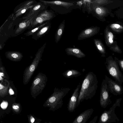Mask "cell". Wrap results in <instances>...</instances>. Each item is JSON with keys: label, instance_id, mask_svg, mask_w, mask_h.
<instances>
[{"label": "cell", "instance_id": "6da1fadb", "mask_svg": "<svg viewBox=\"0 0 123 123\" xmlns=\"http://www.w3.org/2000/svg\"><path fill=\"white\" fill-rule=\"evenodd\" d=\"M98 81L96 75L92 72L87 74L83 81L78 98L77 107L84 100L91 99L95 95Z\"/></svg>", "mask_w": 123, "mask_h": 123}, {"label": "cell", "instance_id": "7a4b0ae2", "mask_svg": "<svg viewBox=\"0 0 123 123\" xmlns=\"http://www.w3.org/2000/svg\"><path fill=\"white\" fill-rule=\"evenodd\" d=\"M70 90L68 88L62 87L60 89L55 88L53 93L46 102L47 105L53 111L61 108L63 104V98Z\"/></svg>", "mask_w": 123, "mask_h": 123}, {"label": "cell", "instance_id": "3957f363", "mask_svg": "<svg viewBox=\"0 0 123 123\" xmlns=\"http://www.w3.org/2000/svg\"><path fill=\"white\" fill-rule=\"evenodd\" d=\"M117 58L109 56L106 58L105 62V67L109 74L119 84L121 85L123 82V75L118 66Z\"/></svg>", "mask_w": 123, "mask_h": 123}, {"label": "cell", "instance_id": "277c9868", "mask_svg": "<svg viewBox=\"0 0 123 123\" xmlns=\"http://www.w3.org/2000/svg\"><path fill=\"white\" fill-rule=\"evenodd\" d=\"M45 46V44H44L39 49L32 63L25 70L23 76V82L24 85L26 84L29 82L36 69L41 59Z\"/></svg>", "mask_w": 123, "mask_h": 123}, {"label": "cell", "instance_id": "5b68a950", "mask_svg": "<svg viewBox=\"0 0 123 123\" xmlns=\"http://www.w3.org/2000/svg\"><path fill=\"white\" fill-rule=\"evenodd\" d=\"M122 98L117 99L109 110H105L101 115L98 123H110L120 121L115 113V109L117 106L119 107Z\"/></svg>", "mask_w": 123, "mask_h": 123}, {"label": "cell", "instance_id": "8992f818", "mask_svg": "<svg viewBox=\"0 0 123 123\" xmlns=\"http://www.w3.org/2000/svg\"><path fill=\"white\" fill-rule=\"evenodd\" d=\"M47 78L44 74L40 73L34 78L31 87L32 95H36L42 91L45 86Z\"/></svg>", "mask_w": 123, "mask_h": 123}, {"label": "cell", "instance_id": "52a82bcc", "mask_svg": "<svg viewBox=\"0 0 123 123\" xmlns=\"http://www.w3.org/2000/svg\"><path fill=\"white\" fill-rule=\"evenodd\" d=\"M55 16V14L52 11L44 10L37 16L29 28L31 29L38 25H40L44 22L49 21Z\"/></svg>", "mask_w": 123, "mask_h": 123}, {"label": "cell", "instance_id": "ba28073f", "mask_svg": "<svg viewBox=\"0 0 123 123\" xmlns=\"http://www.w3.org/2000/svg\"><path fill=\"white\" fill-rule=\"evenodd\" d=\"M40 1L45 5L47 4L51 5L56 6L58 8H60V11L59 12L60 14L61 10H62V9L63 11L65 10L67 13L70 12L73 9L76 8H80L77 7V6H77V4L76 2H69L59 0L51 1L42 0Z\"/></svg>", "mask_w": 123, "mask_h": 123}, {"label": "cell", "instance_id": "9c48e42d", "mask_svg": "<svg viewBox=\"0 0 123 123\" xmlns=\"http://www.w3.org/2000/svg\"><path fill=\"white\" fill-rule=\"evenodd\" d=\"M107 83L104 79L101 85L99 100L100 105L102 108H106L110 104L111 101Z\"/></svg>", "mask_w": 123, "mask_h": 123}, {"label": "cell", "instance_id": "30bf717a", "mask_svg": "<svg viewBox=\"0 0 123 123\" xmlns=\"http://www.w3.org/2000/svg\"><path fill=\"white\" fill-rule=\"evenodd\" d=\"M106 81L110 92L115 96L120 95L123 93V87L121 85L105 75Z\"/></svg>", "mask_w": 123, "mask_h": 123}, {"label": "cell", "instance_id": "8fae6325", "mask_svg": "<svg viewBox=\"0 0 123 123\" xmlns=\"http://www.w3.org/2000/svg\"><path fill=\"white\" fill-rule=\"evenodd\" d=\"M90 7L91 10L89 13L95 14L100 19L105 17L109 12L107 8L92 3H91Z\"/></svg>", "mask_w": 123, "mask_h": 123}, {"label": "cell", "instance_id": "7c38bea8", "mask_svg": "<svg viewBox=\"0 0 123 123\" xmlns=\"http://www.w3.org/2000/svg\"><path fill=\"white\" fill-rule=\"evenodd\" d=\"M99 27L92 26L82 31L78 37V39L80 40L92 37L97 34L100 30Z\"/></svg>", "mask_w": 123, "mask_h": 123}, {"label": "cell", "instance_id": "4fadbf2b", "mask_svg": "<svg viewBox=\"0 0 123 123\" xmlns=\"http://www.w3.org/2000/svg\"><path fill=\"white\" fill-rule=\"evenodd\" d=\"M81 87V85L79 83L69 99L67 108L68 110L70 112H73L77 107V105L79 94V90Z\"/></svg>", "mask_w": 123, "mask_h": 123}, {"label": "cell", "instance_id": "5bb4252c", "mask_svg": "<svg viewBox=\"0 0 123 123\" xmlns=\"http://www.w3.org/2000/svg\"><path fill=\"white\" fill-rule=\"evenodd\" d=\"M93 111L92 108L85 111L78 116L72 123H86L91 116Z\"/></svg>", "mask_w": 123, "mask_h": 123}, {"label": "cell", "instance_id": "9a60e30c", "mask_svg": "<svg viewBox=\"0 0 123 123\" xmlns=\"http://www.w3.org/2000/svg\"><path fill=\"white\" fill-rule=\"evenodd\" d=\"M45 5L40 2L35 4L34 6L30 9L28 13L25 16L23 17L24 19H26L35 15H38L44 11L46 8Z\"/></svg>", "mask_w": 123, "mask_h": 123}, {"label": "cell", "instance_id": "2e32d148", "mask_svg": "<svg viewBox=\"0 0 123 123\" xmlns=\"http://www.w3.org/2000/svg\"><path fill=\"white\" fill-rule=\"evenodd\" d=\"M38 15H33L30 18L25 19L20 23L15 30V33H19L27 27H28L29 28L31 25L33 21Z\"/></svg>", "mask_w": 123, "mask_h": 123}, {"label": "cell", "instance_id": "e0dca14e", "mask_svg": "<svg viewBox=\"0 0 123 123\" xmlns=\"http://www.w3.org/2000/svg\"><path fill=\"white\" fill-rule=\"evenodd\" d=\"M65 51L68 55L73 56L78 58H82L86 56V55L78 48H67L65 49Z\"/></svg>", "mask_w": 123, "mask_h": 123}, {"label": "cell", "instance_id": "ac0fdd59", "mask_svg": "<svg viewBox=\"0 0 123 123\" xmlns=\"http://www.w3.org/2000/svg\"><path fill=\"white\" fill-rule=\"evenodd\" d=\"M34 2L33 0L29 1L26 2L21 6L16 12V13L13 17L14 19H15L17 18L24 13L27 10H30L32 8L34 5H32V4Z\"/></svg>", "mask_w": 123, "mask_h": 123}, {"label": "cell", "instance_id": "d6986e66", "mask_svg": "<svg viewBox=\"0 0 123 123\" xmlns=\"http://www.w3.org/2000/svg\"><path fill=\"white\" fill-rule=\"evenodd\" d=\"M5 54L7 58L13 61H19L23 57L22 54L18 51H8Z\"/></svg>", "mask_w": 123, "mask_h": 123}, {"label": "cell", "instance_id": "ffe728a7", "mask_svg": "<svg viewBox=\"0 0 123 123\" xmlns=\"http://www.w3.org/2000/svg\"><path fill=\"white\" fill-rule=\"evenodd\" d=\"M51 26L50 23L49 21L47 25L33 34L32 38L35 39H37L42 37L46 34V33L49 30L51 27Z\"/></svg>", "mask_w": 123, "mask_h": 123}, {"label": "cell", "instance_id": "44dd1931", "mask_svg": "<svg viewBox=\"0 0 123 123\" xmlns=\"http://www.w3.org/2000/svg\"><path fill=\"white\" fill-rule=\"evenodd\" d=\"M65 20H63L60 24L56 31L55 36V41L57 43L61 38L64 31Z\"/></svg>", "mask_w": 123, "mask_h": 123}, {"label": "cell", "instance_id": "7402d4cb", "mask_svg": "<svg viewBox=\"0 0 123 123\" xmlns=\"http://www.w3.org/2000/svg\"><path fill=\"white\" fill-rule=\"evenodd\" d=\"M93 41L97 50L101 54V56L105 57V49L101 41L99 39H93Z\"/></svg>", "mask_w": 123, "mask_h": 123}, {"label": "cell", "instance_id": "603a6c76", "mask_svg": "<svg viewBox=\"0 0 123 123\" xmlns=\"http://www.w3.org/2000/svg\"><path fill=\"white\" fill-rule=\"evenodd\" d=\"M105 43L108 46H110L113 43L114 35L108 29L106 28L105 31Z\"/></svg>", "mask_w": 123, "mask_h": 123}, {"label": "cell", "instance_id": "cb8c5ba5", "mask_svg": "<svg viewBox=\"0 0 123 123\" xmlns=\"http://www.w3.org/2000/svg\"><path fill=\"white\" fill-rule=\"evenodd\" d=\"M63 76L67 78H70L76 77L81 75L80 72L75 69L68 70L64 72L62 74Z\"/></svg>", "mask_w": 123, "mask_h": 123}, {"label": "cell", "instance_id": "d4e9b609", "mask_svg": "<svg viewBox=\"0 0 123 123\" xmlns=\"http://www.w3.org/2000/svg\"><path fill=\"white\" fill-rule=\"evenodd\" d=\"M49 21L39 25L38 26L35 27L32 30H31L26 33L25 34L27 36H29L33 35L38 31H39L43 27L47 25Z\"/></svg>", "mask_w": 123, "mask_h": 123}, {"label": "cell", "instance_id": "484cf974", "mask_svg": "<svg viewBox=\"0 0 123 123\" xmlns=\"http://www.w3.org/2000/svg\"><path fill=\"white\" fill-rule=\"evenodd\" d=\"M9 83L6 86H4L1 83L0 84V96L5 95L7 94Z\"/></svg>", "mask_w": 123, "mask_h": 123}, {"label": "cell", "instance_id": "4316f807", "mask_svg": "<svg viewBox=\"0 0 123 123\" xmlns=\"http://www.w3.org/2000/svg\"><path fill=\"white\" fill-rule=\"evenodd\" d=\"M110 27L113 30L117 32H120L123 31V27L118 24H112L110 25Z\"/></svg>", "mask_w": 123, "mask_h": 123}, {"label": "cell", "instance_id": "83f0119b", "mask_svg": "<svg viewBox=\"0 0 123 123\" xmlns=\"http://www.w3.org/2000/svg\"><path fill=\"white\" fill-rule=\"evenodd\" d=\"M113 2V1L109 0H91V2L94 3L97 5L101 6L108 4Z\"/></svg>", "mask_w": 123, "mask_h": 123}, {"label": "cell", "instance_id": "f1b7e54d", "mask_svg": "<svg viewBox=\"0 0 123 123\" xmlns=\"http://www.w3.org/2000/svg\"><path fill=\"white\" fill-rule=\"evenodd\" d=\"M110 49L114 52L120 54H121L122 52L121 49L117 45L115 46L110 47Z\"/></svg>", "mask_w": 123, "mask_h": 123}, {"label": "cell", "instance_id": "f546056e", "mask_svg": "<svg viewBox=\"0 0 123 123\" xmlns=\"http://www.w3.org/2000/svg\"><path fill=\"white\" fill-rule=\"evenodd\" d=\"M8 105V103L7 102L3 101L1 103L0 106L1 108L3 109H6Z\"/></svg>", "mask_w": 123, "mask_h": 123}, {"label": "cell", "instance_id": "4dcf8cb0", "mask_svg": "<svg viewBox=\"0 0 123 123\" xmlns=\"http://www.w3.org/2000/svg\"><path fill=\"white\" fill-rule=\"evenodd\" d=\"M117 61L118 65L123 72V59L119 60L117 59Z\"/></svg>", "mask_w": 123, "mask_h": 123}, {"label": "cell", "instance_id": "1f68e13d", "mask_svg": "<svg viewBox=\"0 0 123 123\" xmlns=\"http://www.w3.org/2000/svg\"><path fill=\"white\" fill-rule=\"evenodd\" d=\"M98 117V116H96L93 118L91 120L89 123H96Z\"/></svg>", "mask_w": 123, "mask_h": 123}, {"label": "cell", "instance_id": "d6a6232c", "mask_svg": "<svg viewBox=\"0 0 123 123\" xmlns=\"http://www.w3.org/2000/svg\"><path fill=\"white\" fill-rule=\"evenodd\" d=\"M12 108L14 110H17L19 108V106L18 105H14L12 106Z\"/></svg>", "mask_w": 123, "mask_h": 123}, {"label": "cell", "instance_id": "836d02e7", "mask_svg": "<svg viewBox=\"0 0 123 123\" xmlns=\"http://www.w3.org/2000/svg\"><path fill=\"white\" fill-rule=\"evenodd\" d=\"M9 92L11 95H13L14 94V92L10 88L9 90Z\"/></svg>", "mask_w": 123, "mask_h": 123}, {"label": "cell", "instance_id": "e575fe53", "mask_svg": "<svg viewBox=\"0 0 123 123\" xmlns=\"http://www.w3.org/2000/svg\"><path fill=\"white\" fill-rule=\"evenodd\" d=\"M30 120L31 122L33 123L35 121V119L33 117L31 116L30 118Z\"/></svg>", "mask_w": 123, "mask_h": 123}, {"label": "cell", "instance_id": "d590c367", "mask_svg": "<svg viewBox=\"0 0 123 123\" xmlns=\"http://www.w3.org/2000/svg\"><path fill=\"white\" fill-rule=\"evenodd\" d=\"M0 80H1L2 81L3 80V78H2V76H0Z\"/></svg>", "mask_w": 123, "mask_h": 123}]
</instances>
